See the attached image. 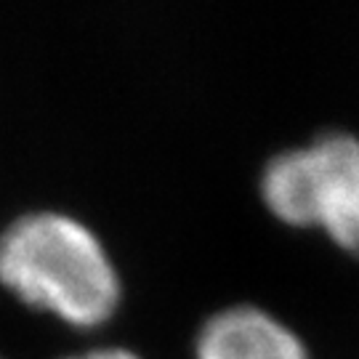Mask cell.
<instances>
[{
    "label": "cell",
    "mask_w": 359,
    "mask_h": 359,
    "mask_svg": "<svg viewBox=\"0 0 359 359\" xmlns=\"http://www.w3.org/2000/svg\"><path fill=\"white\" fill-rule=\"evenodd\" d=\"M0 285L80 330L109 322L123 295L102 240L77 218L53 210L27 213L3 229Z\"/></svg>",
    "instance_id": "1"
},
{
    "label": "cell",
    "mask_w": 359,
    "mask_h": 359,
    "mask_svg": "<svg viewBox=\"0 0 359 359\" xmlns=\"http://www.w3.org/2000/svg\"><path fill=\"white\" fill-rule=\"evenodd\" d=\"M261 197L287 226H317L359 256V136L325 133L277 154L261 176Z\"/></svg>",
    "instance_id": "2"
},
{
    "label": "cell",
    "mask_w": 359,
    "mask_h": 359,
    "mask_svg": "<svg viewBox=\"0 0 359 359\" xmlns=\"http://www.w3.org/2000/svg\"><path fill=\"white\" fill-rule=\"evenodd\" d=\"M197 359H309L304 341L274 314L231 306L205 320L194 344Z\"/></svg>",
    "instance_id": "3"
},
{
    "label": "cell",
    "mask_w": 359,
    "mask_h": 359,
    "mask_svg": "<svg viewBox=\"0 0 359 359\" xmlns=\"http://www.w3.org/2000/svg\"><path fill=\"white\" fill-rule=\"evenodd\" d=\"M69 359H142V357H136L128 348H93V351L75 354V357Z\"/></svg>",
    "instance_id": "4"
}]
</instances>
